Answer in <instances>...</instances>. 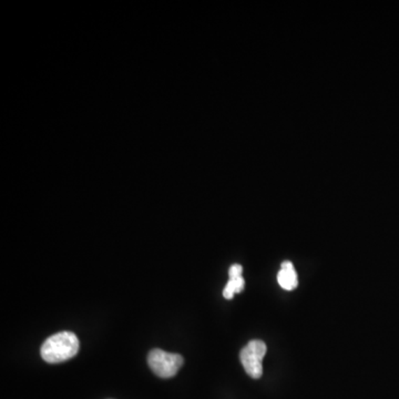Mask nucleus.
Listing matches in <instances>:
<instances>
[{
  "label": "nucleus",
  "instance_id": "1",
  "mask_svg": "<svg viewBox=\"0 0 399 399\" xmlns=\"http://www.w3.org/2000/svg\"><path fill=\"white\" fill-rule=\"evenodd\" d=\"M79 347L78 338L73 333H57L45 340L41 346V357L49 364H58L75 357L78 354Z\"/></svg>",
  "mask_w": 399,
  "mask_h": 399
},
{
  "label": "nucleus",
  "instance_id": "2",
  "mask_svg": "<svg viewBox=\"0 0 399 399\" xmlns=\"http://www.w3.org/2000/svg\"><path fill=\"white\" fill-rule=\"evenodd\" d=\"M184 359L179 354L166 353L162 349H152L147 355V364L157 376L171 378L182 368Z\"/></svg>",
  "mask_w": 399,
  "mask_h": 399
},
{
  "label": "nucleus",
  "instance_id": "3",
  "mask_svg": "<svg viewBox=\"0 0 399 399\" xmlns=\"http://www.w3.org/2000/svg\"><path fill=\"white\" fill-rule=\"evenodd\" d=\"M266 344L260 340H251L240 353V359L247 375L259 379L263 375L262 361L266 356Z\"/></svg>",
  "mask_w": 399,
  "mask_h": 399
},
{
  "label": "nucleus",
  "instance_id": "4",
  "mask_svg": "<svg viewBox=\"0 0 399 399\" xmlns=\"http://www.w3.org/2000/svg\"><path fill=\"white\" fill-rule=\"evenodd\" d=\"M277 282H279L280 286L285 291H293L298 287V274L295 271L292 262L285 261L282 263L281 270L277 274Z\"/></svg>",
  "mask_w": 399,
  "mask_h": 399
},
{
  "label": "nucleus",
  "instance_id": "5",
  "mask_svg": "<svg viewBox=\"0 0 399 399\" xmlns=\"http://www.w3.org/2000/svg\"><path fill=\"white\" fill-rule=\"evenodd\" d=\"M244 287H245V281H244L242 276L230 277L228 284H226V286L223 289V296H224L226 300H232L234 295L238 294V293H241L242 291H243Z\"/></svg>",
  "mask_w": 399,
  "mask_h": 399
},
{
  "label": "nucleus",
  "instance_id": "6",
  "mask_svg": "<svg viewBox=\"0 0 399 399\" xmlns=\"http://www.w3.org/2000/svg\"><path fill=\"white\" fill-rule=\"evenodd\" d=\"M242 272H243V268H242L240 264H234V266H231L230 270H228V277L242 276Z\"/></svg>",
  "mask_w": 399,
  "mask_h": 399
}]
</instances>
